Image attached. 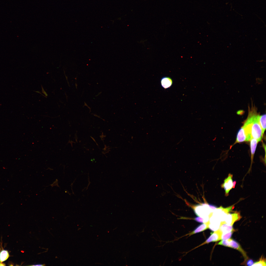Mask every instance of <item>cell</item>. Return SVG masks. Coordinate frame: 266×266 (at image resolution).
Wrapping results in <instances>:
<instances>
[{
    "instance_id": "1",
    "label": "cell",
    "mask_w": 266,
    "mask_h": 266,
    "mask_svg": "<svg viewBox=\"0 0 266 266\" xmlns=\"http://www.w3.org/2000/svg\"><path fill=\"white\" fill-rule=\"evenodd\" d=\"M250 110L246 121L249 125L251 138L256 139L258 142L261 140L263 134L259 121V115L254 109Z\"/></svg>"
},
{
    "instance_id": "2",
    "label": "cell",
    "mask_w": 266,
    "mask_h": 266,
    "mask_svg": "<svg viewBox=\"0 0 266 266\" xmlns=\"http://www.w3.org/2000/svg\"><path fill=\"white\" fill-rule=\"evenodd\" d=\"M194 212L198 216H209L213 210L209 207L208 204L202 203L195 205L193 208Z\"/></svg>"
},
{
    "instance_id": "3",
    "label": "cell",
    "mask_w": 266,
    "mask_h": 266,
    "mask_svg": "<svg viewBox=\"0 0 266 266\" xmlns=\"http://www.w3.org/2000/svg\"><path fill=\"white\" fill-rule=\"evenodd\" d=\"M233 175L229 173L228 177L224 180V183L221 185V187L224 189L226 196H228L230 191L233 188Z\"/></svg>"
},
{
    "instance_id": "4",
    "label": "cell",
    "mask_w": 266,
    "mask_h": 266,
    "mask_svg": "<svg viewBox=\"0 0 266 266\" xmlns=\"http://www.w3.org/2000/svg\"><path fill=\"white\" fill-rule=\"evenodd\" d=\"M228 242V247L237 250L242 254L245 258V261H246L248 259L246 252L242 249L240 244L235 240L232 239H227Z\"/></svg>"
},
{
    "instance_id": "5",
    "label": "cell",
    "mask_w": 266,
    "mask_h": 266,
    "mask_svg": "<svg viewBox=\"0 0 266 266\" xmlns=\"http://www.w3.org/2000/svg\"><path fill=\"white\" fill-rule=\"evenodd\" d=\"M227 214V217L225 221L227 224L233 226L235 222L240 220L242 218L240 213L237 211L234 212L233 213Z\"/></svg>"
},
{
    "instance_id": "6",
    "label": "cell",
    "mask_w": 266,
    "mask_h": 266,
    "mask_svg": "<svg viewBox=\"0 0 266 266\" xmlns=\"http://www.w3.org/2000/svg\"><path fill=\"white\" fill-rule=\"evenodd\" d=\"M222 233L219 229L211 234L205 242V243L217 241L221 240Z\"/></svg>"
},
{
    "instance_id": "7",
    "label": "cell",
    "mask_w": 266,
    "mask_h": 266,
    "mask_svg": "<svg viewBox=\"0 0 266 266\" xmlns=\"http://www.w3.org/2000/svg\"><path fill=\"white\" fill-rule=\"evenodd\" d=\"M173 83V80L169 77H164L160 80V84L162 87L164 89L170 88Z\"/></svg>"
},
{
    "instance_id": "8",
    "label": "cell",
    "mask_w": 266,
    "mask_h": 266,
    "mask_svg": "<svg viewBox=\"0 0 266 266\" xmlns=\"http://www.w3.org/2000/svg\"><path fill=\"white\" fill-rule=\"evenodd\" d=\"M219 229L221 231L222 234L225 233L232 231H234L232 226L228 225L226 223L225 221L221 222Z\"/></svg>"
},
{
    "instance_id": "9",
    "label": "cell",
    "mask_w": 266,
    "mask_h": 266,
    "mask_svg": "<svg viewBox=\"0 0 266 266\" xmlns=\"http://www.w3.org/2000/svg\"><path fill=\"white\" fill-rule=\"evenodd\" d=\"M247 141V137L244 130L242 127L239 131L237 135L236 142H241Z\"/></svg>"
},
{
    "instance_id": "10",
    "label": "cell",
    "mask_w": 266,
    "mask_h": 266,
    "mask_svg": "<svg viewBox=\"0 0 266 266\" xmlns=\"http://www.w3.org/2000/svg\"><path fill=\"white\" fill-rule=\"evenodd\" d=\"M209 223H203L198 226L192 232L191 234H193L200 233L203 231L208 228V225Z\"/></svg>"
},
{
    "instance_id": "11",
    "label": "cell",
    "mask_w": 266,
    "mask_h": 266,
    "mask_svg": "<svg viewBox=\"0 0 266 266\" xmlns=\"http://www.w3.org/2000/svg\"><path fill=\"white\" fill-rule=\"evenodd\" d=\"M258 120L263 133H264L266 129V115H259Z\"/></svg>"
},
{
    "instance_id": "12",
    "label": "cell",
    "mask_w": 266,
    "mask_h": 266,
    "mask_svg": "<svg viewBox=\"0 0 266 266\" xmlns=\"http://www.w3.org/2000/svg\"><path fill=\"white\" fill-rule=\"evenodd\" d=\"M250 140V146L252 158L253 157L257 146V143L258 142L257 140L253 138H251Z\"/></svg>"
},
{
    "instance_id": "13",
    "label": "cell",
    "mask_w": 266,
    "mask_h": 266,
    "mask_svg": "<svg viewBox=\"0 0 266 266\" xmlns=\"http://www.w3.org/2000/svg\"><path fill=\"white\" fill-rule=\"evenodd\" d=\"M9 257L8 251L2 250L0 252V262H1L6 260Z\"/></svg>"
},
{
    "instance_id": "14",
    "label": "cell",
    "mask_w": 266,
    "mask_h": 266,
    "mask_svg": "<svg viewBox=\"0 0 266 266\" xmlns=\"http://www.w3.org/2000/svg\"><path fill=\"white\" fill-rule=\"evenodd\" d=\"M209 216H198L195 217V220L200 223H206L209 222Z\"/></svg>"
},
{
    "instance_id": "15",
    "label": "cell",
    "mask_w": 266,
    "mask_h": 266,
    "mask_svg": "<svg viewBox=\"0 0 266 266\" xmlns=\"http://www.w3.org/2000/svg\"><path fill=\"white\" fill-rule=\"evenodd\" d=\"M266 266V259L264 258L262 256L261 257V258L258 261L254 263L252 265V266Z\"/></svg>"
},
{
    "instance_id": "16",
    "label": "cell",
    "mask_w": 266,
    "mask_h": 266,
    "mask_svg": "<svg viewBox=\"0 0 266 266\" xmlns=\"http://www.w3.org/2000/svg\"><path fill=\"white\" fill-rule=\"evenodd\" d=\"M234 205L226 208H223L222 206H221L217 208L219 209H221L222 211L224 212L225 213L227 214L229 213L230 212L232 211V209L233 207H234V205Z\"/></svg>"
},
{
    "instance_id": "17",
    "label": "cell",
    "mask_w": 266,
    "mask_h": 266,
    "mask_svg": "<svg viewBox=\"0 0 266 266\" xmlns=\"http://www.w3.org/2000/svg\"><path fill=\"white\" fill-rule=\"evenodd\" d=\"M234 231H232L228 233L222 234L221 240H226L230 239L232 236Z\"/></svg>"
},
{
    "instance_id": "18",
    "label": "cell",
    "mask_w": 266,
    "mask_h": 266,
    "mask_svg": "<svg viewBox=\"0 0 266 266\" xmlns=\"http://www.w3.org/2000/svg\"><path fill=\"white\" fill-rule=\"evenodd\" d=\"M253 264V260L251 259L248 260L247 263V265L249 266H252Z\"/></svg>"
},
{
    "instance_id": "19",
    "label": "cell",
    "mask_w": 266,
    "mask_h": 266,
    "mask_svg": "<svg viewBox=\"0 0 266 266\" xmlns=\"http://www.w3.org/2000/svg\"><path fill=\"white\" fill-rule=\"evenodd\" d=\"M208 205L209 207L213 210H214L217 208L216 206L213 204H208Z\"/></svg>"
},
{
    "instance_id": "20",
    "label": "cell",
    "mask_w": 266,
    "mask_h": 266,
    "mask_svg": "<svg viewBox=\"0 0 266 266\" xmlns=\"http://www.w3.org/2000/svg\"><path fill=\"white\" fill-rule=\"evenodd\" d=\"M44 265L42 264H34V265H31V266H44Z\"/></svg>"
},
{
    "instance_id": "21",
    "label": "cell",
    "mask_w": 266,
    "mask_h": 266,
    "mask_svg": "<svg viewBox=\"0 0 266 266\" xmlns=\"http://www.w3.org/2000/svg\"><path fill=\"white\" fill-rule=\"evenodd\" d=\"M236 183V181H234L233 183V188H234L235 187V185Z\"/></svg>"
},
{
    "instance_id": "22",
    "label": "cell",
    "mask_w": 266,
    "mask_h": 266,
    "mask_svg": "<svg viewBox=\"0 0 266 266\" xmlns=\"http://www.w3.org/2000/svg\"><path fill=\"white\" fill-rule=\"evenodd\" d=\"M5 264L2 263V262H0V266H5Z\"/></svg>"
}]
</instances>
